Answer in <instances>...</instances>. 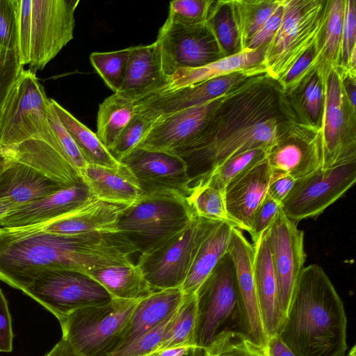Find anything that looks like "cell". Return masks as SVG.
I'll return each instance as SVG.
<instances>
[{"label":"cell","instance_id":"obj_1","mask_svg":"<svg viewBox=\"0 0 356 356\" xmlns=\"http://www.w3.org/2000/svg\"><path fill=\"white\" fill-rule=\"evenodd\" d=\"M280 85L261 74L223 97L183 159L195 179L243 152L268 151L293 120Z\"/></svg>","mask_w":356,"mask_h":356},{"label":"cell","instance_id":"obj_2","mask_svg":"<svg viewBox=\"0 0 356 356\" xmlns=\"http://www.w3.org/2000/svg\"><path fill=\"white\" fill-rule=\"evenodd\" d=\"M136 252L135 245L118 232L63 235L31 227H0V280L23 291L45 270L88 274L131 262Z\"/></svg>","mask_w":356,"mask_h":356},{"label":"cell","instance_id":"obj_3","mask_svg":"<svg viewBox=\"0 0 356 356\" xmlns=\"http://www.w3.org/2000/svg\"><path fill=\"white\" fill-rule=\"evenodd\" d=\"M346 327L343 304L323 268L304 267L277 335L296 356H344Z\"/></svg>","mask_w":356,"mask_h":356},{"label":"cell","instance_id":"obj_4","mask_svg":"<svg viewBox=\"0 0 356 356\" xmlns=\"http://www.w3.org/2000/svg\"><path fill=\"white\" fill-rule=\"evenodd\" d=\"M0 150L9 158L0 172V200L16 207L45 197L82 179L46 141L32 138Z\"/></svg>","mask_w":356,"mask_h":356},{"label":"cell","instance_id":"obj_5","mask_svg":"<svg viewBox=\"0 0 356 356\" xmlns=\"http://www.w3.org/2000/svg\"><path fill=\"white\" fill-rule=\"evenodd\" d=\"M19 69L43 70L73 39L79 0H11Z\"/></svg>","mask_w":356,"mask_h":356},{"label":"cell","instance_id":"obj_6","mask_svg":"<svg viewBox=\"0 0 356 356\" xmlns=\"http://www.w3.org/2000/svg\"><path fill=\"white\" fill-rule=\"evenodd\" d=\"M49 106L35 72L18 70L0 103V148L38 138L56 150L48 119Z\"/></svg>","mask_w":356,"mask_h":356},{"label":"cell","instance_id":"obj_7","mask_svg":"<svg viewBox=\"0 0 356 356\" xmlns=\"http://www.w3.org/2000/svg\"><path fill=\"white\" fill-rule=\"evenodd\" d=\"M196 218L185 196L171 192L142 195L120 215L116 231L147 252L177 234Z\"/></svg>","mask_w":356,"mask_h":356},{"label":"cell","instance_id":"obj_8","mask_svg":"<svg viewBox=\"0 0 356 356\" xmlns=\"http://www.w3.org/2000/svg\"><path fill=\"white\" fill-rule=\"evenodd\" d=\"M327 1L282 0V19L277 33L266 46L264 66L278 82L295 62L321 42Z\"/></svg>","mask_w":356,"mask_h":356},{"label":"cell","instance_id":"obj_9","mask_svg":"<svg viewBox=\"0 0 356 356\" xmlns=\"http://www.w3.org/2000/svg\"><path fill=\"white\" fill-rule=\"evenodd\" d=\"M138 301L113 298L79 309L59 321L62 338L85 356H111L120 347Z\"/></svg>","mask_w":356,"mask_h":356},{"label":"cell","instance_id":"obj_10","mask_svg":"<svg viewBox=\"0 0 356 356\" xmlns=\"http://www.w3.org/2000/svg\"><path fill=\"white\" fill-rule=\"evenodd\" d=\"M196 319L193 349L207 348L219 332L235 323L238 330V299L235 266L227 252L195 293Z\"/></svg>","mask_w":356,"mask_h":356},{"label":"cell","instance_id":"obj_11","mask_svg":"<svg viewBox=\"0 0 356 356\" xmlns=\"http://www.w3.org/2000/svg\"><path fill=\"white\" fill-rule=\"evenodd\" d=\"M316 70L323 90L322 168H327L356 161L355 112L346 98L339 68L319 62Z\"/></svg>","mask_w":356,"mask_h":356},{"label":"cell","instance_id":"obj_12","mask_svg":"<svg viewBox=\"0 0 356 356\" xmlns=\"http://www.w3.org/2000/svg\"><path fill=\"white\" fill-rule=\"evenodd\" d=\"M219 222L196 217L177 234L141 253L137 264L149 285L156 291L181 288L201 243Z\"/></svg>","mask_w":356,"mask_h":356},{"label":"cell","instance_id":"obj_13","mask_svg":"<svg viewBox=\"0 0 356 356\" xmlns=\"http://www.w3.org/2000/svg\"><path fill=\"white\" fill-rule=\"evenodd\" d=\"M60 321L86 307L102 305L113 298L88 275L70 269H48L38 273L22 291Z\"/></svg>","mask_w":356,"mask_h":356},{"label":"cell","instance_id":"obj_14","mask_svg":"<svg viewBox=\"0 0 356 356\" xmlns=\"http://www.w3.org/2000/svg\"><path fill=\"white\" fill-rule=\"evenodd\" d=\"M356 181V161L322 167L296 179L281 203L284 214L295 224L316 218L339 199Z\"/></svg>","mask_w":356,"mask_h":356},{"label":"cell","instance_id":"obj_15","mask_svg":"<svg viewBox=\"0 0 356 356\" xmlns=\"http://www.w3.org/2000/svg\"><path fill=\"white\" fill-rule=\"evenodd\" d=\"M264 235L271 253L276 277L280 326L304 268V232L280 209Z\"/></svg>","mask_w":356,"mask_h":356},{"label":"cell","instance_id":"obj_16","mask_svg":"<svg viewBox=\"0 0 356 356\" xmlns=\"http://www.w3.org/2000/svg\"><path fill=\"white\" fill-rule=\"evenodd\" d=\"M163 70L169 78L179 70L199 67L221 58L218 46L206 25H184L167 18L155 41Z\"/></svg>","mask_w":356,"mask_h":356},{"label":"cell","instance_id":"obj_17","mask_svg":"<svg viewBox=\"0 0 356 356\" xmlns=\"http://www.w3.org/2000/svg\"><path fill=\"white\" fill-rule=\"evenodd\" d=\"M264 73L262 67L238 71L207 81L177 89L161 90L136 102V113L154 122L225 95L250 78Z\"/></svg>","mask_w":356,"mask_h":356},{"label":"cell","instance_id":"obj_18","mask_svg":"<svg viewBox=\"0 0 356 356\" xmlns=\"http://www.w3.org/2000/svg\"><path fill=\"white\" fill-rule=\"evenodd\" d=\"M266 159L272 175H289L296 180L322 167L321 127L293 120L267 152Z\"/></svg>","mask_w":356,"mask_h":356},{"label":"cell","instance_id":"obj_19","mask_svg":"<svg viewBox=\"0 0 356 356\" xmlns=\"http://www.w3.org/2000/svg\"><path fill=\"white\" fill-rule=\"evenodd\" d=\"M120 163L136 179L143 194L171 192L186 197L191 178L185 161L164 151L138 147Z\"/></svg>","mask_w":356,"mask_h":356},{"label":"cell","instance_id":"obj_20","mask_svg":"<svg viewBox=\"0 0 356 356\" xmlns=\"http://www.w3.org/2000/svg\"><path fill=\"white\" fill-rule=\"evenodd\" d=\"M228 252L236 271L238 299V331L265 350L268 337L259 307L253 275L254 248L242 231L233 227Z\"/></svg>","mask_w":356,"mask_h":356},{"label":"cell","instance_id":"obj_21","mask_svg":"<svg viewBox=\"0 0 356 356\" xmlns=\"http://www.w3.org/2000/svg\"><path fill=\"white\" fill-rule=\"evenodd\" d=\"M224 97L157 118L138 147L170 152L182 158Z\"/></svg>","mask_w":356,"mask_h":356},{"label":"cell","instance_id":"obj_22","mask_svg":"<svg viewBox=\"0 0 356 356\" xmlns=\"http://www.w3.org/2000/svg\"><path fill=\"white\" fill-rule=\"evenodd\" d=\"M94 198L83 179L45 197L19 205L0 219L3 228L40 225L76 209Z\"/></svg>","mask_w":356,"mask_h":356},{"label":"cell","instance_id":"obj_23","mask_svg":"<svg viewBox=\"0 0 356 356\" xmlns=\"http://www.w3.org/2000/svg\"><path fill=\"white\" fill-rule=\"evenodd\" d=\"M272 170L265 158L225 186V206L234 227L249 232L254 211L267 193Z\"/></svg>","mask_w":356,"mask_h":356},{"label":"cell","instance_id":"obj_24","mask_svg":"<svg viewBox=\"0 0 356 356\" xmlns=\"http://www.w3.org/2000/svg\"><path fill=\"white\" fill-rule=\"evenodd\" d=\"M127 206L94 197L56 219L29 227L63 235L117 232L118 218Z\"/></svg>","mask_w":356,"mask_h":356},{"label":"cell","instance_id":"obj_25","mask_svg":"<svg viewBox=\"0 0 356 356\" xmlns=\"http://www.w3.org/2000/svg\"><path fill=\"white\" fill-rule=\"evenodd\" d=\"M129 49L124 81L118 92L136 102L165 89L169 78L163 72L157 43Z\"/></svg>","mask_w":356,"mask_h":356},{"label":"cell","instance_id":"obj_26","mask_svg":"<svg viewBox=\"0 0 356 356\" xmlns=\"http://www.w3.org/2000/svg\"><path fill=\"white\" fill-rule=\"evenodd\" d=\"M253 275L262 323L268 339L280 327L277 282L271 253L264 233L254 243Z\"/></svg>","mask_w":356,"mask_h":356},{"label":"cell","instance_id":"obj_27","mask_svg":"<svg viewBox=\"0 0 356 356\" xmlns=\"http://www.w3.org/2000/svg\"><path fill=\"white\" fill-rule=\"evenodd\" d=\"M81 177L92 195L101 200L129 205L143 195L136 179L122 163L116 169L87 165Z\"/></svg>","mask_w":356,"mask_h":356},{"label":"cell","instance_id":"obj_28","mask_svg":"<svg viewBox=\"0 0 356 356\" xmlns=\"http://www.w3.org/2000/svg\"><path fill=\"white\" fill-rule=\"evenodd\" d=\"M266 46L257 49H245L199 67L179 70L169 77L168 84L163 90L190 86L236 72L264 67Z\"/></svg>","mask_w":356,"mask_h":356},{"label":"cell","instance_id":"obj_29","mask_svg":"<svg viewBox=\"0 0 356 356\" xmlns=\"http://www.w3.org/2000/svg\"><path fill=\"white\" fill-rule=\"evenodd\" d=\"M184 299V294L181 288H175L155 291L139 300L118 349L128 345L172 315Z\"/></svg>","mask_w":356,"mask_h":356},{"label":"cell","instance_id":"obj_30","mask_svg":"<svg viewBox=\"0 0 356 356\" xmlns=\"http://www.w3.org/2000/svg\"><path fill=\"white\" fill-rule=\"evenodd\" d=\"M233 227L229 222H219L202 241L181 286L184 296L195 295L200 286L227 252Z\"/></svg>","mask_w":356,"mask_h":356},{"label":"cell","instance_id":"obj_31","mask_svg":"<svg viewBox=\"0 0 356 356\" xmlns=\"http://www.w3.org/2000/svg\"><path fill=\"white\" fill-rule=\"evenodd\" d=\"M87 275L113 298L140 300L157 291L147 282L138 265L132 261L102 267Z\"/></svg>","mask_w":356,"mask_h":356},{"label":"cell","instance_id":"obj_32","mask_svg":"<svg viewBox=\"0 0 356 356\" xmlns=\"http://www.w3.org/2000/svg\"><path fill=\"white\" fill-rule=\"evenodd\" d=\"M49 101L88 165L114 169L120 167L121 163L113 156L96 134L78 120L56 100L49 98Z\"/></svg>","mask_w":356,"mask_h":356},{"label":"cell","instance_id":"obj_33","mask_svg":"<svg viewBox=\"0 0 356 356\" xmlns=\"http://www.w3.org/2000/svg\"><path fill=\"white\" fill-rule=\"evenodd\" d=\"M135 113V101L118 92H114L99 105L96 134L109 152Z\"/></svg>","mask_w":356,"mask_h":356},{"label":"cell","instance_id":"obj_34","mask_svg":"<svg viewBox=\"0 0 356 356\" xmlns=\"http://www.w3.org/2000/svg\"><path fill=\"white\" fill-rule=\"evenodd\" d=\"M205 24L215 39L221 58L241 51L231 1H213Z\"/></svg>","mask_w":356,"mask_h":356},{"label":"cell","instance_id":"obj_35","mask_svg":"<svg viewBox=\"0 0 356 356\" xmlns=\"http://www.w3.org/2000/svg\"><path fill=\"white\" fill-rule=\"evenodd\" d=\"M185 198L195 217L232 224L226 210L224 189L202 179H195Z\"/></svg>","mask_w":356,"mask_h":356},{"label":"cell","instance_id":"obj_36","mask_svg":"<svg viewBox=\"0 0 356 356\" xmlns=\"http://www.w3.org/2000/svg\"><path fill=\"white\" fill-rule=\"evenodd\" d=\"M236 21L241 51L252 37L267 22L282 0L231 1Z\"/></svg>","mask_w":356,"mask_h":356},{"label":"cell","instance_id":"obj_37","mask_svg":"<svg viewBox=\"0 0 356 356\" xmlns=\"http://www.w3.org/2000/svg\"><path fill=\"white\" fill-rule=\"evenodd\" d=\"M345 3L346 0L327 1L325 24L320 44V62L338 67L340 63Z\"/></svg>","mask_w":356,"mask_h":356},{"label":"cell","instance_id":"obj_38","mask_svg":"<svg viewBox=\"0 0 356 356\" xmlns=\"http://www.w3.org/2000/svg\"><path fill=\"white\" fill-rule=\"evenodd\" d=\"M195 319V295L184 296V299L175 312L157 351L177 346H188L193 349Z\"/></svg>","mask_w":356,"mask_h":356},{"label":"cell","instance_id":"obj_39","mask_svg":"<svg viewBox=\"0 0 356 356\" xmlns=\"http://www.w3.org/2000/svg\"><path fill=\"white\" fill-rule=\"evenodd\" d=\"M188 356H266L265 350L237 330H225L203 350L193 349Z\"/></svg>","mask_w":356,"mask_h":356},{"label":"cell","instance_id":"obj_40","mask_svg":"<svg viewBox=\"0 0 356 356\" xmlns=\"http://www.w3.org/2000/svg\"><path fill=\"white\" fill-rule=\"evenodd\" d=\"M130 49L108 52H93L90 60L106 86L113 91H120L125 76Z\"/></svg>","mask_w":356,"mask_h":356},{"label":"cell","instance_id":"obj_41","mask_svg":"<svg viewBox=\"0 0 356 356\" xmlns=\"http://www.w3.org/2000/svg\"><path fill=\"white\" fill-rule=\"evenodd\" d=\"M267 152L256 149L243 152L195 179H202L213 186L225 190L226 185L232 179L266 158Z\"/></svg>","mask_w":356,"mask_h":356},{"label":"cell","instance_id":"obj_42","mask_svg":"<svg viewBox=\"0 0 356 356\" xmlns=\"http://www.w3.org/2000/svg\"><path fill=\"white\" fill-rule=\"evenodd\" d=\"M0 65L17 72L16 31L11 0H0Z\"/></svg>","mask_w":356,"mask_h":356},{"label":"cell","instance_id":"obj_43","mask_svg":"<svg viewBox=\"0 0 356 356\" xmlns=\"http://www.w3.org/2000/svg\"><path fill=\"white\" fill-rule=\"evenodd\" d=\"M49 123L58 152L81 176L87 163L49 101Z\"/></svg>","mask_w":356,"mask_h":356},{"label":"cell","instance_id":"obj_44","mask_svg":"<svg viewBox=\"0 0 356 356\" xmlns=\"http://www.w3.org/2000/svg\"><path fill=\"white\" fill-rule=\"evenodd\" d=\"M320 44L300 56L277 82L283 92H294L316 68L321 60Z\"/></svg>","mask_w":356,"mask_h":356},{"label":"cell","instance_id":"obj_45","mask_svg":"<svg viewBox=\"0 0 356 356\" xmlns=\"http://www.w3.org/2000/svg\"><path fill=\"white\" fill-rule=\"evenodd\" d=\"M153 123L154 122L135 113L110 151L113 156L120 162L126 155L139 146Z\"/></svg>","mask_w":356,"mask_h":356},{"label":"cell","instance_id":"obj_46","mask_svg":"<svg viewBox=\"0 0 356 356\" xmlns=\"http://www.w3.org/2000/svg\"><path fill=\"white\" fill-rule=\"evenodd\" d=\"M175 312L154 328L147 331L128 345L117 350L111 356L152 355L159 350Z\"/></svg>","mask_w":356,"mask_h":356},{"label":"cell","instance_id":"obj_47","mask_svg":"<svg viewBox=\"0 0 356 356\" xmlns=\"http://www.w3.org/2000/svg\"><path fill=\"white\" fill-rule=\"evenodd\" d=\"M213 1L176 0L170 3L168 19L184 25L206 23Z\"/></svg>","mask_w":356,"mask_h":356},{"label":"cell","instance_id":"obj_48","mask_svg":"<svg viewBox=\"0 0 356 356\" xmlns=\"http://www.w3.org/2000/svg\"><path fill=\"white\" fill-rule=\"evenodd\" d=\"M302 104L310 120L309 122L321 127L323 107V90L316 68L307 78L302 95Z\"/></svg>","mask_w":356,"mask_h":356},{"label":"cell","instance_id":"obj_49","mask_svg":"<svg viewBox=\"0 0 356 356\" xmlns=\"http://www.w3.org/2000/svg\"><path fill=\"white\" fill-rule=\"evenodd\" d=\"M356 49V1L346 0L339 68L348 72L353 51Z\"/></svg>","mask_w":356,"mask_h":356},{"label":"cell","instance_id":"obj_50","mask_svg":"<svg viewBox=\"0 0 356 356\" xmlns=\"http://www.w3.org/2000/svg\"><path fill=\"white\" fill-rule=\"evenodd\" d=\"M281 209V204L268 193L254 213L249 234L252 243L270 226Z\"/></svg>","mask_w":356,"mask_h":356},{"label":"cell","instance_id":"obj_51","mask_svg":"<svg viewBox=\"0 0 356 356\" xmlns=\"http://www.w3.org/2000/svg\"><path fill=\"white\" fill-rule=\"evenodd\" d=\"M282 13L283 8L282 0L280 6L267 20V22L261 26V28L252 37L247 44L245 49H257L268 45L281 25Z\"/></svg>","mask_w":356,"mask_h":356},{"label":"cell","instance_id":"obj_52","mask_svg":"<svg viewBox=\"0 0 356 356\" xmlns=\"http://www.w3.org/2000/svg\"><path fill=\"white\" fill-rule=\"evenodd\" d=\"M12 319L6 297L0 289V352L13 350Z\"/></svg>","mask_w":356,"mask_h":356},{"label":"cell","instance_id":"obj_53","mask_svg":"<svg viewBox=\"0 0 356 356\" xmlns=\"http://www.w3.org/2000/svg\"><path fill=\"white\" fill-rule=\"evenodd\" d=\"M295 181L289 175H272L267 193L281 204L293 188Z\"/></svg>","mask_w":356,"mask_h":356},{"label":"cell","instance_id":"obj_54","mask_svg":"<svg viewBox=\"0 0 356 356\" xmlns=\"http://www.w3.org/2000/svg\"><path fill=\"white\" fill-rule=\"evenodd\" d=\"M266 356H296L277 335L269 337L265 348Z\"/></svg>","mask_w":356,"mask_h":356},{"label":"cell","instance_id":"obj_55","mask_svg":"<svg viewBox=\"0 0 356 356\" xmlns=\"http://www.w3.org/2000/svg\"><path fill=\"white\" fill-rule=\"evenodd\" d=\"M342 85L343 91L345 93L346 98L350 108L355 112L356 104H355V90L356 83L355 79L356 76L353 75L348 72H342L340 71Z\"/></svg>","mask_w":356,"mask_h":356},{"label":"cell","instance_id":"obj_56","mask_svg":"<svg viewBox=\"0 0 356 356\" xmlns=\"http://www.w3.org/2000/svg\"><path fill=\"white\" fill-rule=\"evenodd\" d=\"M45 356H85L76 351L63 338Z\"/></svg>","mask_w":356,"mask_h":356},{"label":"cell","instance_id":"obj_57","mask_svg":"<svg viewBox=\"0 0 356 356\" xmlns=\"http://www.w3.org/2000/svg\"><path fill=\"white\" fill-rule=\"evenodd\" d=\"M193 348L188 346H177L160 350L151 356H188Z\"/></svg>","mask_w":356,"mask_h":356},{"label":"cell","instance_id":"obj_58","mask_svg":"<svg viewBox=\"0 0 356 356\" xmlns=\"http://www.w3.org/2000/svg\"><path fill=\"white\" fill-rule=\"evenodd\" d=\"M16 72L6 70L0 65V103Z\"/></svg>","mask_w":356,"mask_h":356},{"label":"cell","instance_id":"obj_59","mask_svg":"<svg viewBox=\"0 0 356 356\" xmlns=\"http://www.w3.org/2000/svg\"><path fill=\"white\" fill-rule=\"evenodd\" d=\"M16 207L9 202L0 200V219Z\"/></svg>","mask_w":356,"mask_h":356},{"label":"cell","instance_id":"obj_60","mask_svg":"<svg viewBox=\"0 0 356 356\" xmlns=\"http://www.w3.org/2000/svg\"><path fill=\"white\" fill-rule=\"evenodd\" d=\"M8 161V156L0 150V172L7 165Z\"/></svg>","mask_w":356,"mask_h":356},{"label":"cell","instance_id":"obj_61","mask_svg":"<svg viewBox=\"0 0 356 356\" xmlns=\"http://www.w3.org/2000/svg\"><path fill=\"white\" fill-rule=\"evenodd\" d=\"M348 356H356V346L354 345L349 351Z\"/></svg>","mask_w":356,"mask_h":356}]
</instances>
